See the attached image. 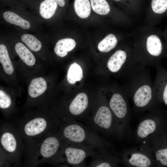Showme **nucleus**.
<instances>
[{
    "mask_svg": "<svg viewBox=\"0 0 167 167\" xmlns=\"http://www.w3.org/2000/svg\"><path fill=\"white\" fill-rule=\"evenodd\" d=\"M83 77V71L80 65L75 62L71 64L69 68L67 75L69 83L75 84L76 81H80Z\"/></svg>",
    "mask_w": 167,
    "mask_h": 167,
    "instance_id": "412c9836",
    "label": "nucleus"
},
{
    "mask_svg": "<svg viewBox=\"0 0 167 167\" xmlns=\"http://www.w3.org/2000/svg\"><path fill=\"white\" fill-rule=\"evenodd\" d=\"M135 52L140 64L155 66L160 64L162 58L167 56V47L159 36L152 34L148 37L144 46L137 48Z\"/></svg>",
    "mask_w": 167,
    "mask_h": 167,
    "instance_id": "7ed1b4c3",
    "label": "nucleus"
},
{
    "mask_svg": "<svg viewBox=\"0 0 167 167\" xmlns=\"http://www.w3.org/2000/svg\"><path fill=\"white\" fill-rule=\"evenodd\" d=\"M69 142L70 145L65 148L64 152L67 162L75 167L85 166L86 159L88 157H92L98 149L83 144Z\"/></svg>",
    "mask_w": 167,
    "mask_h": 167,
    "instance_id": "0eeeda50",
    "label": "nucleus"
},
{
    "mask_svg": "<svg viewBox=\"0 0 167 167\" xmlns=\"http://www.w3.org/2000/svg\"><path fill=\"white\" fill-rule=\"evenodd\" d=\"M139 149H131L126 151L121 159L122 163L126 165L136 167H149L156 165L152 150L147 143Z\"/></svg>",
    "mask_w": 167,
    "mask_h": 167,
    "instance_id": "423d86ee",
    "label": "nucleus"
},
{
    "mask_svg": "<svg viewBox=\"0 0 167 167\" xmlns=\"http://www.w3.org/2000/svg\"><path fill=\"white\" fill-rule=\"evenodd\" d=\"M118 43V40L113 34L106 36L98 45V49L101 52L108 53L113 49Z\"/></svg>",
    "mask_w": 167,
    "mask_h": 167,
    "instance_id": "4be33fe9",
    "label": "nucleus"
},
{
    "mask_svg": "<svg viewBox=\"0 0 167 167\" xmlns=\"http://www.w3.org/2000/svg\"><path fill=\"white\" fill-rule=\"evenodd\" d=\"M152 150L156 166L167 167V129L152 139Z\"/></svg>",
    "mask_w": 167,
    "mask_h": 167,
    "instance_id": "6e6552de",
    "label": "nucleus"
},
{
    "mask_svg": "<svg viewBox=\"0 0 167 167\" xmlns=\"http://www.w3.org/2000/svg\"><path fill=\"white\" fill-rule=\"evenodd\" d=\"M74 8L76 14L81 18L88 17L91 13V5L89 0H75Z\"/></svg>",
    "mask_w": 167,
    "mask_h": 167,
    "instance_id": "6ab92c4d",
    "label": "nucleus"
},
{
    "mask_svg": "<svg viewBox=\"0 0 167 167\" xmlns=\"http://www.w3.org/2000/svg\"><path fill=\"white\" fill-rule=\"evenodd\" d=\"M15 49L17 54L26 64L30 66L34 65L36 62L34 56L23 44L18 43L15 45Z\"/></svg>",
    "mask_w": 167,
    "mask_h": 167,
    "instance_id": "dca6fc26",
    "label": "nucleus"
},
{
    "mask_svg": "<svg viewBox=\"0 0 167 167\" xmlns=\"http://www.w3.org/2000/svg\"><path fill=\"white\" fill-rule=\"evenodd\" d=\"M60 146L59 139L54 137H50L46 139L41 145L40 152L45 158L50 157L54 155Z\"/></svg>",
    "mask_w": 167,
    "mask_h": 167,
    "instance_id": "f8f14e48",
    "label": "nucleus"
},
{
    "mask_svg": "<svg viewBox=\"0 0 167 167\" xmlns=\"http://www.w3.org/2000/svg\"><path fill=\"white\" fill-rule=\"evenodd\" d=\"M92 157L88 167H116L122 163L121 159L113 153L111 148L98 149Z\"/></svg>",
    "mask_w": 167,
    "mask_h": 167,
    "instance_id": "1a4fd4ad",
    "label": "nucleus"
},
{
    "mask_svg": "<svg viewBox=\"0 0 167 167\" xmlns=\"http://www.w3.org/2000/svg\"><path fill=\"white\" fill-rule=\"evenodd\" d=\"M145 66H140L127 77L126 91L137 113L150 109L159 103L150 74Z\"/></svg>",
    "mask_w": 167,
    "mask_h": 167,
    "instance_id": "f257e3e1",
    "label": "nucleus"
},
{
    "mask_svg": "<svg viewBox=\"0 0 167 167\" xmlns=\"http://www.w3.org/2000/svg\"><path fill=\"white\" fill-rule=\"evenodd\" d=\"M57 3L55 0H45L40 5L39 12L43 18L49 19L54 15L57 7Z\"/></svg>",
    "mask_w": 167,
    "mask_h": 167,
    "instance_id": "a211bd4d",
    "label": "nucleus"
},
{
    "mask_svg": "<svg viewBox=\"0 0 167 167\" xmlns=\"http://www.w3.org/2000/svg\"><path fill=\"white\" fill-rule=\"evenodd\" d=\"M113 0L116 1H121L123 0Z\"/></svg>",
    "mask_w": 167,
    "mask_h": 167,
    "instance_id": "c85d7f7f",
    "label": "nucleus"
},
{
    "mask_svg": "<svg viewBox=\"0 0 167 167\" xmlns=\"http://www.w3.org/2000/svg\"><path fill=\"white\" fill-rule=\"evenodd\" d=\"M57 4L61 7H63L65 5L64 0H55Z\"/></svg>",
    "mask_w": 167,
    "mask_h": 167,
    "instance_id": "bb28decb",
    "label": "nucleus"
},
{
    "mask_svg": "<svg viewBox=\"0 0 167 167\" xmlns=\"http://www.w3.org/2000/svg\"><path fill=\"white\" fill-rule=\"evenodd\" d=\"M155 67L156 75L153 84L156 96L158 102L167 107V70L160 64Z\"/></svg>",
    "mask_w": 167,
    "mask_h": 167,
    "instance_id": "9b49d317",
    "label": "nucleus"
},
{
    "mask_svg": "<svg viewBox=\"0 0 167 167\" xmlns=\"http://www.w3.org/2000/svg\"><path fill=\"white\" fill-rule=\"evenodd\" d=\"M0 62L6 74L10 75L13 73L14 68L7 48L2 44L0 45Z\"/></svg>",
    "mask_w": 167,
    "mask_h": 167,
    "instance_id": "aec40b11",
    "label": "nucleus"
},
{
    "mask_svg": "<svg viewBox=\"0 0 167 167\" xmlns=\"http://www.w3.org/2000/svg\"><path fill=\"white\" fill-rule=\"evenodd\" d=\"M46 88V82L44 79L42 77L35 78L29 85L28 93L31 97L36 98L42 94Z\"/></svg>",
    "mask_w": 167,
    "mask_h": 167,
    "instance_id": "2eb2a0df",
    "label": "nucleus"
},
{
    "mask_svg": "<svg viewBox=\"0 0 167 167\" xmlns=\"http://www.w3.org/2000/svg\"><path fill=\"white\" fill-rule=\"evenodd\" d=\"M89 103L88 97L84 93L78 94L71 101L69 107L71 118L77 121H83L86 123L88 119L84 115Z\"/></svg>",
    "mask_w": 167,
    "mask_h": 167,
    "instance_id": "9d476101",
    "label": "nucleus"
},
{
    "mask_svg": "<svg viewBox=\"0 0 167 167\" xmlns=\"http://www.w3.org/2000/svg\"><path fill=\"white\" fill-rule=\"evenodd\" d=\"M165 38H166V43H165V45L166 46V47H167V30H166V31H165Z\"/></svg>",
    "mask_w": 167,
    "mask_h": 167,
    "instance_id": "cd10ccee",
    "label": "nucleus"
},
{
    "mask_svg": "<svg viewBox=\"0 0 167 167\" xmlns=\"http://www.w3.org/2000/svg\"><path fill=\"white\" fill-rule=\"evenodd\" d=\"M92 10L101 15L108 14L110 11L109 5L106 0H90Z\"/></svg>",
    "mask_w": 167,
    "mask_h": 167,
    "instance_id": "b1692460",
    "label": "nucleus"
},
{
    "mask_svg": "<svg viewBox=\"0 0 167 167\" xmlns=\"http://www.w3.org/2000/svg\"><path fill=\"white\" fill-rule=\"evenodd\" d=\"M76 45L75 41L72 39L66 38L62 39L57 42L54 50L57 55L63 57L67 55L68 52L74 48Z\"/></svg>",
    "mask_w": 167,
    "mask_h": 167,
    "instance_id": "4468645a",
    "label": "nucleus"
},
{
    "mask_svg": "<svg viewBox=\"0 0 167 167\" xmlns=\"http://www.w3.org/2000/svg\"><path fill=\"white\" fill-rule=\"evenodd\" d=\"M3 16L4 20L10 24L19 26L25 29H28L30 27V24L28 21L12 11H5Z\"/></svg>",
    "mask_w": 167,
    "mask_h": 167,
    "instance_id": "f3484780",
    "label": "nucleus"
},
{
    "mask_svg": "<svg viewBox=\"0 0 167 167\" xmlns=\"http://www.w3.org/2000/svg\"><path fill=\"white\" fill-rule=\"evenodd\" d=\"M127 93L123 95L115 93L109 100V106L113 115L116 135L122 136L127 126L131 114Z\"/></svg>",
    "mask_w": 167,
    "mask_h": 167,
    "instance_id": "20e7f679",
    "label": "nucleus"
},
{
    "mask_svg": "<svg viewBox=\"0 0 167 167\" xmlns=\"http://www.w3.org/2000/svg\"><path fill=\"white\" fill-rule=\"evenodd\" d=\"M1 142L5 149L9 152H14L16 147V142L15 138L11 134L6 132L2 135Z\"/></svg>",
    "mask_w": 167,
    "mask_h": 167,
    "instance_id": "5701e85b",
    "label": "nucleus"
},
{
    "mask_svg": "<svg viewBox=\"0 0 167 167\" xmlns=\"http://www.w3.org/2000/svg\"><path fill=\"white\" fill-rule=\"evenodd\" d=\"M70 122L63 128V136L68 142L83 144L97 149L109 148V143L88 125L68 118Z\"/></svg>",
    "mask_w": 167,
    "mask_h": 167,
    "instance_id": "f03ea898",
    "label": "nucleus"
},
{
    "mask_svg": "<svg viewBox=\"0 0 167 167\" xmlns=\"http://www.w3.org/2000/svg\"><path fill=\"white\" fill-rule=\"evenodd\" d=\"M11 100L9 96L2 90H0V107L2 109L8 108L11 104Z\"/></svg>",
    "mask_w": 167,
    "mask_h": 167,
    "instance_id": "a878e982",
    "label": "nucleus"
},
{
    "mask_svg": "<svg viewBox=\"0 0 167 167\" xmlns=\"http://www.w3.org/2000/svg\"><path fill=\"white\" fill-rule=\"evenodd\" d=\"M47 123L43 118H37L28 122L24 127L26 134L28 136H34L42 132L45 129Z\"/></svg>",
    "mask_w": 167,
    "mask_h": 167,
    "instance_id": "ddd939ff",
    "label": "nucleus"
},
{
    "mask_svg": "<svg viewBox=\"0 0 167 167\" xmlns=\"http://www.w3.org/2000/svg\"><path fill=\"white\" fill-rule=\"evenodd\" d=\"M152 114L142 120L138 126L136 136L141 141H145L151 136L154 137L167 129V119L163 113L154 110Z\"/></svg>",
    "mask_w": 167,
    "mask_h": 167,
    "instance_id": "39448f33",
    "label": "nucleus"
},
{
    "mask_svg": "<svg viewBox=\"0 0 167 167\" xmlns=\"http://www.w3.org/2000/svg\"><path fill=\"white\" fill-rule=\"evenodd\" d=\"M21 39L22 41L32 51H38L41 48L42 44L41 42L32 35L24 34L22 36Z\"/></svg>",
    "mask_w": 167,
    "mask_h": 167,
    "instance_id": "393cba45",
    "label": "nucleus"
}]
</instances>
